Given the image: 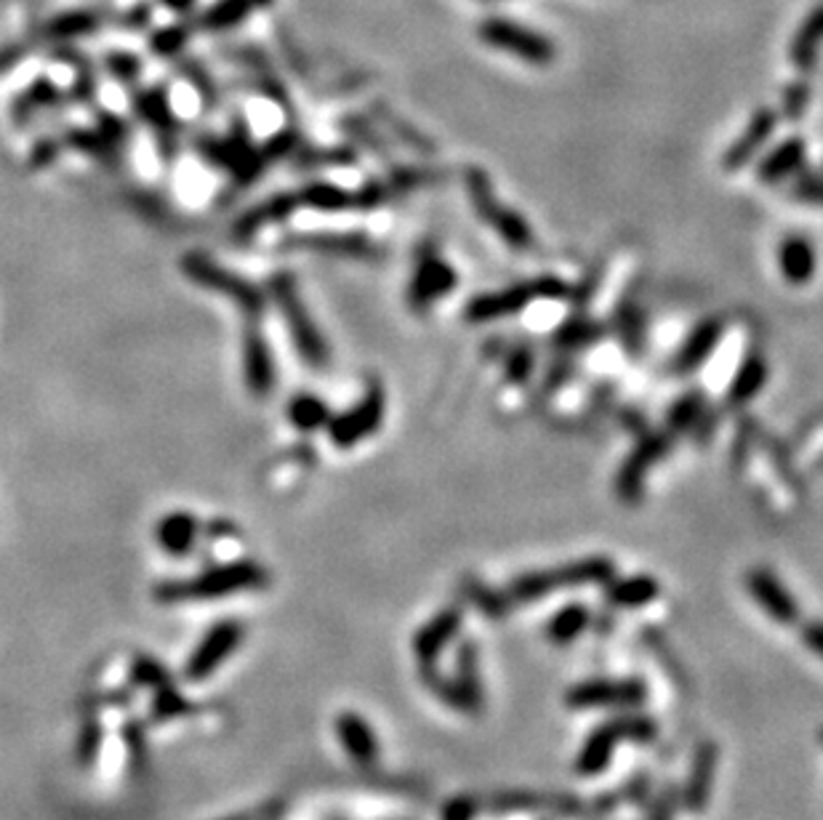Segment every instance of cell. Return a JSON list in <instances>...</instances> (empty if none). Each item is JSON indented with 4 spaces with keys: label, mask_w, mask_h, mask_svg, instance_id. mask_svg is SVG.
I'll list each match as a JSON object with an SVG mask.
<instances>
[{
    "label": "cell",
    "mask_w": 823,
    "mask_h": 820,
    "mask_svg": "<svg viewBox=\"0 0 823 820\" xmlns=\"http://www.w3.org/2000/svg\"><path fill=\"white\" fill-rule=\"evenodd\" d=\"M270 586V573L264 565L254 559H237V563L219 565V568L203 570L192 578L158 584L152 597L158 605H187V603H211L241 591H256Z\"/></svg>",
    "instance_id": "cell-1"
},
{
    "label": "cell",
    "mask_w": 823,
    "mask_h": 820,
    "mask_svg": "<svg viewBox=\"0 0 823 820\" xmlns=\"http://www.w3.org/2000/svg\"><path fill=\"white\" fill-rule=\"evenodd\" d=\"M270 298L275 302L277 312H281L285 331H288L291 342H294L296 355L304 360V365L312 371H325L331 363V350L325 342L323 331L317 328L315 317L309 315L307 304H304L302 291H298L296 277L291 272H277L270 277Z\"/></svg>",
    "instance_id": "cell-2"
},
{
    "label": "cell",
    "mask_w": 823,
    "mask_h": 820,
    "mask_svg": "<svg viewBox=\"0 0 823 820\" xmlns=\"http://www.w3.org/2000/svg\"><path fill=\"white\" fill-rule=\"evenodd\" d=\"M182 270L192 283L209 288L214 293L227 296L232 304L241 310L245 323H262L264 312H267V296L258 285L248 283V280L235 275V272L224 270L222 264H216L214 259L201 256V253H190L182 259Z\"/></svg>",
    "instance_id": "cell-3"
},
{
    "label": "cell",
    "mask_w": 823,
    "mask_h": 820,
    "mask_svg": "<svg viewBox=\"0 0 823 820\" xmlns=\"http://www.w3.org/2000/svg\"><path fill=\"white\" fill-rule=\"evenodd\" d=\"M613 563L606 557H589L579 559V563L557 565L549 570L526 573V576L515 578L509 586V597L515 603H536L543 595H552L557 589H573V586H589V584H608L613 578Z\"/></svg>",
    "instance_id": "cell-4"
},
{
    "label": "cell",
    "mask_w": 823,
    "mask_h": 820,
    "mask_svg": "<svg viewBox=\"0 0 823 820\" xmlns=\"http://www.w3.org/2000/svg\"><path fill=\"white\" fill-rule=\"evenodd\" d=\"M467 190H469V195H473L475 211L480 213L482 222H488L496 232H499V237L504 240V243L512 245V249L517 251L530 249V245H534V230H530V224L520 216V213L499 203V198H496L494 184H490L486 171L469 169Z\"/></svg>",
    "instance_id": "cell-5"
},
{
    "label": "cell",
    "mask_w": 823,
    "mask_h": 820,
    "mask_svg": "<svg viewBox=\"0 0 823 820\" xmlns=\"http://www.w3.org/2000/svg\"><path fill=\"white\" fill-rule=\"evenodd\" d=\"M477 32H480V40L482 43H488L490 49L512 53V57L522 59V62L543 67V64H552L557 57L552 40L543 38L541 32L528 30V27L512 22V19H499V17L486 19Z\"/></svg>",
    "instance_id": "cell-6"
},
{
    "label": "cell",
    "mask_w": 823,
    "mask_h": 820,
    "mask_svg": "<svg viewBox=\"0 0 823 820\" xmlns=\"http://www.w3.org/2000/svg\"><path fill=\"white\" fill-rule=\"evenodd\" d=\"M566 293V285L557 277H539L530 280V283L512 285L507 291L486 293V296H475L467 306V320L469 323H490V320L515 315V312L526 310V306L539 296H560Z\"/></svg>",
    "instance_id": "cell-7"
},
{
    "label": "cell",
    "mask_w": 823,
    "mask_h": 820,
    "mask_svg": "<svg viewBox=\"0 0 823 820\" xmlns=\"http://www.w3.org/2000/svg\"><path fill=\"white\" fill-rule=\"evenodd\" d=\"M245 639V626L237 618H222V621L211 626L205 631L197 648L192 650L187 666H184V677L190 682H203L214 671L227 661L230 656H235V650L241 648Z\"/></svg>",
    "instance_id": "cell-8"
},
{
    "label": "cell",
    "mask_w": 823,
    "mask_h": 820,
    "mask_svg": "<svg viewBox=\"0 0 823 820\" xmlns=\"http://www.w3.org/2000/svg\"><path fill=\"white\" fill-rule=\"evenodd\" d=\"M384 411H387L384 389L374 384L368 392H365L360 403H355L349 411L338 413L336 418H331L328 422L331 443L342 451L360 445L363 439L376 435L378 426H382L384 422Z\"/></svg>",
    "instance_id": "cell-9"
},
{
    "label": "cell",
    "mask_w": 823,
    "mask_h": 820,
    "mask_svg": "<svg viewBox=\"0 0 823 820\" xmlns=\"http://www.w3.org/2000/svg\"><path fill=\"white\" fill-rule=\"evenodd\" d=\"M653 732H656L653 722L646 717H623L616 719V722L602 725V728L592 732V736L587 738V743H583L579 755V772H583V776H595V772L606 770L610 757L616 755V746L621 741H627V738L648 741Z\"/></svg>",
    "instance_id": "cell-10"
},
{
    "label": "cell",
    "mask_w": 823,
    "mask_h": 820,
    "mask_svg": "<svg viewBox=\"0 0 823 820\" xmlns=\"http://www.w3.org/2000/svg\"><path fill=\"white\" fill-rule=\"evenodd\" d=\"M456 288V272L446 259L437 253L433 245H424L416 259L414 277L408 285V304L410 310L424 312L429 310L437 298L448 296Z\"/></svg>",
    "instance_id": "cell-11"
},
{
    "label": "cell",
    "mask_w": 823,
    "mask_h": 820,
    "mask_svg": "<svg viewBox=\"0 0 823 820\" xmlns=\"http://www.w3.org/2000/svg\"><path fill=\"white\" fill-rule=\"evenodd\" d=\"M243 382L251 397L264 399L275 392L277 368L262 323H245L243 333Z\"/></svg>",
    "instance_id": "cell-12"
},
{
    "label": "cell",
    "mask_w": 823,
    "mask_h": 820,
    "mask_svg": "<svg viewBox=\"0 0 823 820\" xmlns=\"http://www.w3.org/2000/svg\"><path fill=\"white\" fill-rule=\"evenodd\" d=\"M669 448H672V443H669V435H663V432L640 439V445L629 453L627 462L621 464L619 477H616V493H619L621 502L627 504L640 502L642 488H646L648 469L653 464H659L669 453Z\"/></svg>",
    "instance_id": "cell-13"
},
{
    "label": "cell",
    "mask_w": 823,
    "mask_h": 820,
    "mask_svg": "<svg viewBox=\"0 0 823 820\" xmlns=\"http://www.w3.org/2000/svg\"><path fill=\"white\" fill-rule=\"evenodd\" d=\"M646 685L640 679H595L568 692L573 709H606V706H640L646 701Z\"/></svg>",
    "instance_id": "cell-14"
},
{
    "label": "cell",
    "mask_w": 823,
    "mask_h": 820,
    "mask_svg": "<svg viewBox=\"0 0 823 820\" xmlns=\"http://www.w3.org/2000/svg\"><path fill=\"white\" fill-rule=\"evenodd\" d=\"M749 591L756 599L762 610L773 618L775 624H794L800 618V610H796L794 597L789 595V589L783 586L773 573L765 568H756L749 573Z\"/></svg>",
    "instance_id": "cell-15"
},
{
    "label": "cell",
    "mask_w": 823,
    "mask_h": 820,
    "mask_svg": "<svg viewBox=\"0 0 823 820\" xmlns=\"http://www.w3.org/2000/svg\"><path fill=\"white\" fill-rule=\"evenodd\" d=\"M775 123H779V115H775L770 107H760V110L752 115V120L746 123V129H743L741 136L730 144L722 165H725L728 171H735V169H741V165H746L749 160H752L756 152L768 144V139L773 136Z\"/></svg>",
    "instance_id": "cell-16"
},
{
    "label": "cell",
    "mask_w": 823,
    "mask_h": 820,
    "mask_svg": "<svg viewBox=\"0 0 823 820\" xmlns=\"http://www.w3.org/2000/svg\"><path fill=\"white\" fill-rule=\"evenodd\" d=\"M197 538H201V523L192 512H171L155 528L158 546L176 559L187 557L197 546Z\"/></svg>",
    "instance_id": "cell-17"
},
{
    "label": "cell",
    "mask_w": 823,
    "mask_h": 820,
    "mask_svg": "<svg viewBox=\"0 0 823 820\" xmlns=\"http://www.w3.org/2000/svg\"><path fill=\"white\" fill-rule=\"evenodd\" d=\"M336 732L338 741H342L347 755L355 759L357 765H374L378 757V741L376 732L370 730V725L365 722L360 715L355 711H344L336 719Z\"/></svg>",
    "instance_id": "cell-18"
},
{
    "label": "cell",
    "mask_w": 823,
    "mask_h": 820,
    "mask_svg": "<svg viewBox=\"0 0 823 820\" xmlns=\"http://www.w3.org/2000/svg\"><path fill=\"white\" fill-rule=\"evenodd\" d=\"M722 331H725L722 328V320H703L699 328L685 338L682 350L677 352L674 371L682 373V376H685V373L699 371L701 365L707 363V357L717 350V344H720Z\"/></svg>",
    "instance_id": "cell-19"
},
{
    "label": "cell",
    "mask_w": 823,
    "mask_h": 820,
    "mask_svg": "<svg viewBox=\"0 0 823 820\" xmlns=\"http://www.w3.org/2000/svg\"><path fill=\"white\" fill-rule=\"evenodd\" d=\"M459 624H461L459 610H443V613H437V616L424 626V629H419V635L414 637V652L421 661V666L435 664V658L440 656V650L456 637Z\"/></svg>",
    "instance_id": "cell-20"
},
{
    "label": "cell",
    "mask_w": 823,
    "mask_h": 820,
    "mask_svg": "<svg viewBox=\"0 0 823 820\" xmlns=\"http://www.w3.org/2000/svg\"><path fill=\"white\" fill-rule=\"evenodd\" d=\"M779 270L786 283L807 285L815 275V251L810 240L792 235L779 245Z\"/></svg>",
    "instance_id": "cell-21"
},
{
    "label": "cell",
    "mask_w": 823,
    "mask_h": 820,
    "mask_svg": "<svg viewBox=\"0 0 823 820\" xmlns=\"http://www.w3.org/2000/svg\"><path fill=\"white\" fill-rule=\"evenodd\" d=\"M805 152H807V146L800 136L786 139V142H781L779 146H775L768 158H762L760 173H756V176H760V182H765V184H779L783 182V179L792 176V173L802 169V163H805Z\"/></svg>",
    "instance_id": "cell-22"
},
{
    "label": "cell",
    "mask_w": 823,
    "mask_h": 820,
    "mask_svg": "<svg viewBox=\"0 0 823 820\" xmlns=\"http://www.w3.org/2000/svg\"><path fill=\"white\" fill-rule=\"evenodd\" d=\"M270 3L272 0H219V3L211 6V9L197 19V27L205 32L232 30V27L245 22L251 13L262 11L264 6H270Z\"/></svg>",
    "instance_id": "cell-23"
},
{
    "label": "cell",
    "mask_w": 823,
    "mask_h": 820,
    "mask_svg": "<svg viewBox=\"0 0 823 820\" xmlns=\"http://www.w3.org/2000/svg\"><path fill=\"white\" fill-rule=\"evenodd\" d=\"M821 40H823V3H819L807 13L805 22L800 24V30H796L792 38V51H789V57H792V62L800 67L802 72L813 70L815 59H819Z\"/></svg>",
    "instance_id": "cell-24"
},
{
    "label": "cell",
    "mask_w": 823,
    "mask_h": 820,
    "mask_svg": "<svg viewBox=\"0 0 823 820\" xmlns=\"http://www.w3.org/2000/svg\"><path fill=\"white\" fill-rule=\"evenodd\" d=\"M136 107H139V112H142V118L148 120L152 129H155L158 139H161V144H163V150L169 152V158L174 155V150H176V123H174V115H171L169 102H165L163 93H158V91L142 93V97L136 99ZM165 152H163V155H165Z\"/></svg>",
    "instance_id": "cell-25"
},
{
    "label": "cell",
    "mask_w": 823,
    "mask_h": 820,
    "mask_svg": "<svg viewBox=\"0 0 823 820\" xmlns=\"http://www.w3.org/2000/svg\"><path fill=\"white\" fill-rule=\"evenodd\" d=\"M608 603L619 605V608H640L648 605L650 599L659 597V581L650 576H632L621 578V581H608Z\"/></svg>",
    "instance_id": "cell-26"
},
{
    "label": "cell",
    "mask_w": 823,
    "mask_h": 820,
    "mask_svg": "<svg viewBox=\"0 0 823 820\" xmlns=\"http://www.w3.org/2000/svg\"><path fill=\"white\" fill-rule=\"evenodd\" d=\"M768 382V363L765 357L749 355L741 363V368L735 371L733 384H730V403H749L762 392V386Z\"/></svg>",
    "instance_id": "cell-27"
},
{
    "label": "cell",
    "mask_w": 823,
    "mask_h": 820,
    "mask_svg": "<svg viewBox=\"0 0 823 820\" xmlns=\"http://www.w3.org/2000/svg\"><path fill=\"white\" fill-rule=\"evenodd\" d=\"M288 422L296 426L298 432H317L328 426V405L315 395H296L288 403Z\"/></svg>",
    "instance_id": "cell-28"
},
{
    "label": "cell",
    "mask_w": 823,
    "mask_h": 820,
    "mask_svg": "<svg viewBox=\"0 0 823 820\" xmlns=\"http://www.w3.org/2000/svg\"><path fill=\"white\" fill-rule=\"evenodd\" d=\"M587 626H589V610L583 608V605H570V608H562L552 618L547 635L557 645H568L570 639L579 637Z\"/></svg>",
    "instance_id": "cell-29"
},
{
    "label": "cell",
    "mask_w": 823,
    "mask_h": 820,
    "mask_svg": "<svg viewBox=\"0 0 823 820\" xmlns=\"http://www.w3.org/2000/svg\"><path fill=\"white\" fill-rule=\"evenodd\" d=\"M714 762H717L714 749L712 746H703L699 759H695L693 776H690V783H688L690 808H703V802H707L709 786H712V778H714Z\"/></svg>",
    "instance_id": "cell-30"
},
{
    "label": "cell",
    "mask_w": 823,
    "mask_h": 820,
    "mask_svg": "<svg viewBox=\"0 0 823 820\" xmlns=\"http://www.w3.org/2000/svg\"><path fill=\"white\" fill-rule=\"evenodd\" d=\"M192 711V703L187 701V698L179 692L174 685H169V688L163 690H155V703H152V717L158 719V722H165V719H176V717H184L190 715Z\"/></svg>",
    "instance_id": "cell-31"
},
{
    "label": "cell",
    "mask_w": 823,
    "mask_h": 820,
    "mask_svg": "<svg viewBox=\"0 0 823 820\" xmlns=\"http://www.w3.org/2000/svg\"><path fill=\"white\" fill-rule=\"evenodd\" d=\"M131 679H134L136 685H142V688L152 690H163L169 688V685H174L171 682L169 671H165L152 656H136L134 666H131Z\"/></svg>",
    "instance_id": "cell-32"
},
{
    "label": "cell",
    "mask_w": 823,
    "mask_h": 820,
    "mask_svg": "<svg viewBox=\"0 0 823 820\" xmlns=\"http://www.w3.org/2000/svg\"><path fill=\"white\" fill-rule=\"evenodd\" d=\"M597 336H600V328L595 323H589V320H573V323H566L557 331L555 342L562 350H581V346L597 342Z\"/></svg>",
    "instance_id": "cell-33"
},
{
    "label": "cell",
    "mask_w": 823,
    "mask_h": 820,
    "mask_svg": "<svg viewBox=\"0 0 823 820\" xmlns=\"http://www.w3.org/2000/svg\"><path fill=\"white\" fill-rule=\"evenodd\" d=\"M302 245H312V249H328L338 253H370L368 243L355 235H307V240H298Z\"/></svg>",
    "instance_id": "cell-34"
},
{
    "label": "cell",
    "mask_w": 823,
    "mask_h": 820,
    "mask_svg": "<svg viewBox=\"0 0 823 820\" xmlns=\"http://www.w3.org/2000/svg\"><path fill=\"white\" fill-rule=\"evenodd\" d=\"M102 741H104L102 722H99V719H85L81 736H78V762L94 765L99 751H102Z\"/></svg>",
    "instance_id": "cell-35"
},
{
    "label": "cell",
    "mask_w": 823,
    "mask_h": 820,
    "mask_svg": "<svg viewBox=\"0 0 823 820\" xmlns=\"http://www.w3.org/2000/svg\"><path fill=\"white\" fill-rule=\"evenodd\" d=\"M94 27H96V19L91 17V13L75 11V13H68V17L54 19V22L49 24V32L54 38H78V36H85V32H91Z\"/></svg>",
    "instance_id": "cell-36"
},
{
    "label": "cell",
    "mask_w": 823,
    "mask_h": 820,
    "mask_svg": "<svg viewBox=\"0 0 823 820\" xmlns=\"http://www.w3.org/2000/svg\"><path fill=\"white\" fill-rule=\"evenodd\" d=\"M701 405H703V397L701 395H685V397H680L674 403V408L669 411V426H672L674 432L690 429V426L699 422Z\"/></svg>",
    "instance_id": "cell-37"
},
{
    "label": "cell",
    "mask_w": 823,
    "mask_h": 820,
    "mask_svg": "<svg viewBox=\"0 0 823 820\" xmlns=\"http://www.w3.org/2000/svg\"><path fill=\"white\" fill-rule=\"evenodd\" d=\"M810 102V85L807 83H792L783 93V118L800 120L805 115Z\"/></svg>",
    "instance_id": "cell-38"
},
{
    "label": "cell",
    "mask_w": 823,
    "mask_h": 820,
    "mask_svg": "<svg viewBox=\"0 0 823 820\" xmlns=\"http://www.w3.org/2000/svg\"><path fill=\"white\" fill-rule=\"evenodd\" d=\"M792 198L800 200V203L823 205V176H802L800 182L794 184Z\"/></svg>",
    "instance_id": "cell-39"
},
{
    "label": "cell",
    "mask_w": 823,
    "mask_h": 820,
    "mask_svg": "<svg viewBox=\"0 0 823 820\" xmlns=\"http://www.w3.org/2000/svg\"><path fill=\"white\" fill-rule=\"evenodd\" d=\"M184 38H187V30H184V27H169V30L158 32V36L152 38V49L161 53V57H171V53L182 49Z\"/></svg>",
    "instance_id": "cell-40"
},
{
    "label": "cell",
    "mask_w": 823,
    "mask_h": 820,
    "mask_svg": "<svg viewBox=\"0 0 823 820\" xmlns=\"http://www.w3.org/2000/svg\"><path fill=\"white\" fill-rule=\"evenodd\" d=\"M530 368H534V355H530L528 350H515L512 357H509V365H507V373L512 378H526Z\"/></svg>",
    "instance_id": "cell-41"
},
{
    "label": "cell",
    "mask_w": 823,
    "mask_h": 820,
    "mask_svg": "<svg viewBox=\"0 0 823 820\" xmlns=\"http://www.w3.org/2000/svg\"><path fill=\"white\" fill-rule=\"evenodd\" d=\"M110 70L115 72L118 78L129 80V78H134V75H136L139 64H136V59H134V57H129V53H121V57H112V59H110Z\"/></svg>",
    "instance_id": "cell-42"
},
{
    "label": "cell",
    "mask_w": 823,
    "mask_h": 820,
    "mask_svg": "<svg viewBox=\"0 0 823 820\" xmlns=\"http://www.w3.org/2000/svg\"><path fill=\"white\" fill-rule=\"evenodd\" d=\"M802 635H805L807 648L813 650L815 656H821V658H823V624H819V621L807 624V626H805V631H802Z\"/></svg>",
    "instance_id": "cell-43"
},
{
    "label": "cell",
    "mask_w": 823,
    "mask_h": 820,
    "mask_svg": "<svg viewBox=\"0 0 823 820\" xmlns=\"http://www.w3.org/2000/svg\"><path fill=\"white\" fill-rule=\"evenodd\" d=\"M161 3H163V6H169L171 11L184 13V11H190L192 6H195V0H161Z\"/></svg>",
    "instance_id": "cell-44"
},
{
    "label": "cell",
    "mask_w": 823,
    "mask_h": 820,
    "mask_svg": "<svg viewBox=\"0 0 823 820\" xmlns=\"http://www.w3.org/2000/svg\"><path fill=\"white\" fill-rule=\"evenodd\" d=\"M264 818H267V808H264V810H251V812H241V816L222 818V820H264Z\"/></svg>",
    "instance_id": "cell-45"
}]
</instances>
